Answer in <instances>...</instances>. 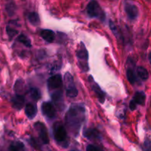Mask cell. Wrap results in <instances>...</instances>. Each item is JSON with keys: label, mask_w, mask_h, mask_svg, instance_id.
Here are the masks:
<instances>
[{"label": "cell", "mask_w": 151, "mask_h": 151, "mask_svg": "<svg viewBox=\"0 0 151 151\" xmlns=\"http://www.w3.org/2000/svg\"><path fill=\"white\" fill-rule=\"evenodd\" d=\"M29 97L34 100V101H38L41 99V91L39 89H38L37 88H31L29 90Z\"/></svg>", "instance_id": "cell-18"}, {"label": "cell", "mask_w": 151, "mask_h": 151, "mask_svg": "<svg viewBox=\"0 0 151 151\" xmlns=\"http://www.w3.org/2000/svg\"><path fill=\"white\" fill-rule=\"evenodd\" d=\"M86 13L90 18H96L105 21L106 14L96 0H91L86 7Z\"/></svg>", "instance_id": "cell-3"}, {"label": "cell", "mask_w": 151, "mask_h": 151, "mask_svg": "<svg viewBox=\"0 0 151 151\" xmlns=\"http://www.w3.org/2000/svg\"><path fill=\"white\" fill-rule=\"evenodd\" d=\"M88 81H89V83H91V89L95 92L96 95H97V98H98L99 101H100V103H103L105 102V93L103 92V90L100 88V87L99 86V85L97 83H96L94 82V79L91 76H90L88 78Z\"/></svg>", "instance_id": "cell-11"}, {"label": "cell", "mask_w": 151, "mask_h": 151, "mask_svg": "<svg viewBox=\"0 0 151 151\" xmlns=\"http://www.w3.org/2000/svg\"><path fill=\"white\" fill-rule=\"evenodd\" d=\"M137 75L143 81H147L149 78V74L147 69L144 68L143 66H139L137 68Z\"/></svg>", "instance_id": "cell-19"}, {"label": "cell", "mask_w": 151, "mask_h": 151, "mask_svg": "<svg viewBox=\"0 0 151 151\" xmlns=\"http://www.w3.org/2000/svg\"><path fill=\"white\" fill-rule=\"evenodd\" d=\"M145 150L146 151H150V140L147 139L145 142Z\"/></svg>", "instance_id": "cell-29"}, {"label": "cell", "mask_w": 151, "mask_h": 151, "mask_svg": "<svg viewBox=\"0 0 151 151\" xmlns=\"http://www.w3.org/2000/svg\"><path fill=\"white\" fill-rule=\"evenodd\" d=\"M66 95L69 97H76L78 94V91L76 88L72 75L69 72H66L63 77Z\"/></svg>", "instance_id": "cell-5"}, {"label": "cell", "mask_w": 151, "mask_h": 151, "mask_svg": "<svg viewBox=\"0 0 151 151\" xmlns=\"http://www.w3.org/2000/svg\"><path fill=\"white\" fill-rule=\"evenodd\" d=\"M83 136L90 140H98L101 139V135L97 130L94 128H88L83 131Z\"/></svg>", "instance_id": "cell-13"}, {"label": "cell", "mask_w": 151, "mask_h": 151, "mask_svg": "<svg viewBox=\"0 0 151 151\" xmlns=\"http://www.w3.org/2000/svg\"><path fill=\"white\" fill-rule=\"evenodd\" d=\"M86 151H103L100 148H99L98 147L95 145H89L87 146L86 147Z\"/></svg>", "instance_id": "cell-27"}, {"label": "cell", "mask_w": 151, "mask_h": 151, "mask_svg": "<svg viewBox=\"0 0 151 151\" xmlns=\"http://www.w3.org/2000/svg\"><path fill=\"white\" fill-rule=\"evenodd\" d=\"M63 86V78L60 74L50 77L47 81V87L50 91L60 89Z\"/></svg>", "instance_id": "cell-6"}, {"label": "cell", "mask_w": 151, "mask_h": 151, "mask_svg": "<svg viewBox=\"0 0 151 151\" xmlns=\"http://www.w3.org/2000/svg\"><path fill=\"white\" fill-rule=\"evenodd\" d=\"M40 35L43 39L49 43L53 42L55 40V34L51 29H43L41 30Z\"/></svg>", "instance_id": "cell-15"}, {"label": "cell", "mask_w": 151, "mask_h": 151, "mask_svg": "<svg viewBox=\"0 0 151 151\" xmlns=\"http://www.w3.org/2000/svg\"><path fill=\"white\" fill-rule=\"evenodd\" d=\"M109 26H110L112 32H114V34L115 36L116 37V38H117V39H120V36H119V32H118L117 28H116V25L114 24V23L111 20L109 21Z\"/></svg>", "instance_id": "cell-24"}, {"label": "cell", "mask_w": 151, "mask_h": 151, "mask_svg": "<svg viewBox=\"0 0 151 151\" xmlns=\"http://www.w3.org/2000/svg\"><path fill=\"white\" fill-rule=\"evenodd\" d=\"M6 9H7V13H8V14L10 15V16H13V15L14 14L15 9H16L14 3L10 2L9 3V4H7V6H6Z\"/></svg>", "instance_id": "cell-25"}, {"label": "cell", "mask_w": 151, "mask_h": 151, "mask_svg": "<svg viewBox=\"0 0 151 151\" xmlns=\"http://www.w3.org/2000/svg\"><path fill=\"white\" fill-rule=\"evenodd\" d=\"M17 40L18 41H19L20 43L23 44L24 45L26 46V47H32V43H31L30 40H29L26 35H24V34H21V35H19V37H18Z\"/></svg>", "instance_id": "cell-21"}, {"label": "cell", "mask_w": 151, "mask_h": 151, "mask_svg": "<svg viewBox=\"0 0 151 151\" xmlns=\"http://www.w3.org/2000/svg\"><path fill=\"white\" fill-rule=\"evenodd\" d=\"M12 106L15 109L17 110H20L23 108L24 105L25 103V99L24 97L22 94H16L14 97L12 98L11 100Z\"/></svg>", "instance_id": "cell-12"}, {"label": "cell", "mask_w": 151, "mask_h": 151, "mask_svg": "<svg viewBox=\"0 0 151 151\" xmlns=\"http://www.w3.org/2000/svg\"><path fill=\"white\" fill-rule=\"evenodd\" d=\"M34 127H35V130L38 132V136H39V138L41 140V142L44 144H48L50 139H49L48 132H47V128H46L45 125L42 122H37L34 125Z\"/></svg>", "instance_id": "cell-8"}, {"label": "cell", "mask_w": 151, "mask_h": 151, "mask_svg": "<svg viewBox=\"0 0 151 151\" xmlns=\"http://www.w3.org/2000/svg\"><path fill=\"white\" fill-rule=\"evenodd\" d=\"M41 111L44 116L48 119H53L56 117V109L50 102H44L42 103Z\"/></svg>", "instance_id": "cell-7"}, {"label": "cell", "mask_w": 151, "mask_h": 151, "mask_svg": "<svg viewBox=\"0 0 151 151\" xmlns=\"http://www.w3.org/2000/svg\"><path fill=\"white\" fill-rule=\"evenodd\" d=\"M53 134L55 141L58 144L61 145L63 147H67L69 142H68L67 133L66 128L60 122H55L53 126Z\"/></svg>", "instance_id": "cell-2"}, {"label": "cell", "mask_w": 151, "mask_h": 151, "mask_svg": "<svg viewBox=\"0 0 151 151\" xmlns=\"http://www.w3.org/2000/svg\"><path fill=\"white\" fill-rule=\"evenodd\" d=\"M76 56L78 58V63H79L80 68L83 72H88V54L86 48L83 43L81 42L78 46V48L76 52Z\"/></svg>", "instance_id": "cell-4"}, {"label": "cell", "mask_w": 151, "mask_h": 151, "mask_svg": "<svg viewBox=\"0 0 151 151\" xmlns=\"http://www.w3.org/2000/svg\"><path fill=\"white\" fill-rule=\"evenodd\" d=\"M145 98L146 95L143 91H137L135 94V95H134L133 100L135 101V103L137 104L143 105L145 103Z\"/></svg>", "instance_id": "cell-17"}, {"label": "cell", "mask_w": 151, "mask_h": 151, "mask_svg": "<svg viewBox=\"0 0 151 151\" xmlns=\"http://www.w3.org/2000/svg\"><path fill=\"white\" fill-rule=\"evenodd\" d=\"M37 111H38L37 106L34 103H29L25 106V114L29 119H32L35 118L37 114Z\"/></svg>", "instance_id": "cell-14"}, {"label": "cell", "mask_w": 151, "mask_h": 151, "mask_svg": "<svg viewBox=\"0 0 151 151\" xmlns=\"http://www.w3.org/2000/svg\"><path fill=\"white\" fill-rule=\"evenodd\" d=\"M27 19L29 23L33 26H38L40 24L39 16L35 12H31L27 15Z\"/></svg>", "instance_id": "cell-16"}, {"label": "cell", "mask_w": 151, "mask_h": 151, "mask_svg": "<svg viewBox=\"0 0 151 151\" xmlns=\"http://www.w3.org/2000/svg\"><path fill=\"white\" fill-rule=\"evenodd\" d=\"M6 31H7V35H8V37L9 38H10V40L13 39V37L18 33V30H16V29H13V28L11 27L10 26H7Z\"/></svg>", "instance_id": "cell-23"}, {"label": "cell", "mask_w": 151, "mask_h": 151, "mask_svg": "<svg viewBox=\"0 0 151 151\" xmlns=\"http://www.w3.org/2000/svg\"><path fill=\"white\" fill-rule=\"evenodd\" d=\"M86 119V109L83 106L73 104L70 106L65 116V124L73 135L79 134L83 122Z\"/></svg>", "instance_id": "cell-1"}, {"label": "cell", "mask_w": 151, "mask_h": 151, "mask_svg": "<svg viewBox=\"0 0 151 151\" xmlns=\"http://www.w3.org/2000/svg\"><path fill=\"white\" fill-rule=\"evenodd\" d=\"M72 151H77V150H72Z\"/></svg>", "instance_id": "cell-30"}, {"label": "cell", "mask_w": 151, "mask_h": 151, "mask_svg": "<svg viewBox=\"0 0 151 151\" xmlns=\"http://www.w3.org/2000/svg\"><path fill=\"white\" fill-rule=\"evenodd\" d=\"M24 146L23 143L20 142H13L10 145L9 150L10 151H24Z\"/></svg>", "instance_id": "cell-20"}, {"label": "cell", "mask_w": 151, "mask_h": 151, "mask_svg": "<svg viewBox=\"0 0 151 151\" xmlns=\"http://www.w3.org/2000/svg\"><path fill=\"white\" fill-rule=\"evenodd\" d=\"M137 104L135 103V101H134V100H132L131 102H130L129 108L131 111L135 110V109H137Z\"/></svg>", "instance_id": "cell-28"}, {"label": "cell", "mask_w": 151, "mask_h": 151, "mask_svg": "<svg viewBox=\"0 0 151 151\" xmlns=\"http://www.w3.org/2000/svg\"><path fill=\"white\" fill-rule=\"evenodd\" d=\"M50 95H51L52 102L55 104L58 109L62 110L63 109V91L61 90V88L52 91V93H50Z\"/></svg>", "instance_id": "cell-9"}, {"label": "cell", "mask_w": 151, "mask_h": 151, "mask_svg": "<svg viewBox=\"0 0 151 151\" xmlns=\"http://www.w3.org/2000/svg\"><path fill=\"white\" fill-rule=\"evenodd\" d=\"M126 76L128 78V81L131 83V84L135 83L136 81H137V77H136L135 73L134 71L131 69H128L126 71Z\"/></svg>", "instance_id": "cell-22"}, {"label": "cell", "mask_w": 151, "mask_h": 151, "mask_svg": "<svg viewBox=\"0 0 151 151\" xmlns=\"http://www.w3.org/2000/svg\"><path fill=\"white\" fill-rule=\"evenodd\" d=\"M125 11L128 19L131 20H135L139 16V9L135 4L126 2L125 4Z\"/></svg>", "instance_id": "cell-10"}, {"label": "cell", "mask_w": 151, "mask_h": 151, "mask_svg": "<svg viewBox=\"0 0 151 151\" xmlns=\"http://www.w3.org/2000/svg\"><path fill=\"white\" fill-rule=\"evenodd\" d=\"M24 83L22 81H17L15 83V91L16 92H21L24 88Z\"/></svg>", "instance_id": "cell-26"}]
</instances>
